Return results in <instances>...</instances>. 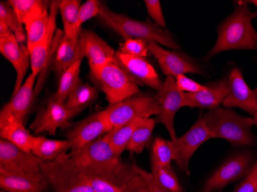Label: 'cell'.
<instances>
[{"label": "cell", "instance_id": "cell-1", "mask_svg": "<svg viewBox=\"0 0 257 192\" xmlns=\"http://www.w3.org/2000/svg\"><path fill=\"white\" fill-rule=\"evenodd\" d=\"M235 10L217 29L216 44L206 56L208 61L213 56L230 50L257 51V32L252 27L253 12L246 1H235Z\"/></svg>", "mask_w": 257, "mask_h": 192}, {"label": "cell", "instance_id": "cell-2", "mask_svg": "<svg viewBox=\"0 0 257 192\" xmlns=\"http://www.w3.org/2000/svg\"><path fill=\"white\" fill-rule=\"evenodd\" d=\"M98 18L104 25L117 33L124 40H141L147 44L154 42L173 50L180 49V45L167 29L161 28L150 21L134 20L124 14L115 13L105 3L101 2Z\"/></svg>", "mask_w": 257, "mask_h": 192}, {"label": "cell", "instance_id": "cell-3", "mask_svg": "<svg viewBox=\"0 0 257 192\" xmlns=\"http://www.w3.org/2000/svg\"><path fill=\"white\" fill-rule=\"evenodd\" d=\"M211 138L226 140L236 146L256 145V136L252 132L253 118L242 116L224 108H216L203 117Z\"/></svg>", "mask_w": 257, "mask_h": 192}, {"label": "cell", "instance_id": "cell-4", "mask_svg": "<svg viewBox=\"0 0 257 192\" xmlns=\"http://www.w3.org/2000/svg\"><path fill=\"white\" fill-rule=\"evenodd\" d=\"M67 161L83 175H92L111 171L124 164L105 135L89 143L83 148L65 154Z\"/></svg>", "mask_w": 257, "mask_h": 192}, {"label": "cell", "instance_id": "cell-5", "mask_svg": "<svg viewBox=\"0 0 257 192\" xmlns=\"http://www.w3.org/2000/svg\"><path fill=\"white\" fill-rule=\"evenodd\" d=\"M91 80L102 91L109 105L119 103L140 93L138 85L115 62L89 73Z\"/></svg>", "mask_w": 257, "mask_h": 192}, {"label": "cell", "instance_id": "cell-6", "mask_svg": "<svg viewBox=\"0 0 257 192\" xmlns=\"http://www.w3.org/2000/svg\"><path fill=\"white\" fill-rule=\"evenodd\" d=\"M65 154L55 161H43L41 164L42 173L53 191L95 192L86 176L69 164Z\"/></svg>", "mask_w": 257, "mask_h": 192}, {"label": "cell", "instance_id": "cell-7", "mask_svg": "<svg viewBox=\"0 0 257 192\" xmlns=\"http://www.w3.org/2000/svg\"><path fill=\"white\" fill-rule=\"evenodd\" d=\"M255 161V156L249 150L232 154L208 179L201 192L220 190L231 183L242 181L249 174Z\"/></svg>", "mask_w": 257, "mask_h": 192}, {"label": "cell", "instance_id": "cell-8", "mask_svg": "<svg viewBox=\"0 0 257 192\" xmlns=\"http://www.w3.org/2000/svg\"><path fill=\"white\" fill-rule=\"evenodd\" d=\"M106 110L110 123L115 128L137 118L158 115L159 105L156 95L138 94L119 103L109 105Z\"/></svg>", "mask_w": 257, "mask_h": 192}, {"label": "cell", "instance_id": "cell-9", "mask_svg": "<svg viewBox=\"0 0 257 192\" xmlns=\"http://www.w3.org/2000/svg\"><path fill=\"white\" fill-rule=\"evenodd\" d=\"M184 94L177 87L175 78L167 76L156 95L159 105L156 122L166 127L172 141L177 139L174 128L175 115L181 108L186 107Z\"/></svg>", "mask_w": 257, "mask_h": 192}, {"label": "cell", "instance_id": "cell-10", "mask_svg": "<svg viewBox=\"0 0 257 192\" xmlns=\"http://www.w3.org/2000/svg\"><path fill=\"white\" fill-rule=\"evenodd\" d=\"M112 129L113 127L105 109L91 114L72 125L66 131V138L71 142V151H76Z\"/></svg>", "mask_w": 257, "mask_h": 192}, {"label": "cell", "instance_id": "cell-11", "mask_svg": "<svg viewBox=\"0 0 257 192\" xmlns=\"http://www.w3.org/2000/svg\"><path fill=\"white\" fill-rule=\"evenodd\" d=\"M207 128L203 117L198 118L194 125L183 136L172 141L167 140L171 150L172 158L177 162L179 168L187 175H190L189 168L190 159L196 150L203 143L210 139Z\"/></svg>", "mask_w": 257, "mask_h": 192}, {"label": "cell", "instance_id": "cell-12", "mask_svg": "<svg viewBox=\"0 0 257 192\" xmlns=\"http://www.w3.org/2000/svg\"><path fill=\"white\" fill-rule=\"evenodd\" d=\"M149 51L157 59L163 74L176 78L186 73L203 75V70L191 56L182 52L167 50L154 42L147 43Z\"/></svg>", "mask_w": 257, "mask_h": 192}, {"label": "cell", "instance_id": "cell-13", "mask_svg": "<svg viewBox=\"0 0 257 192\" xmlns=\"http://www.w3.org/2000/svg\"><path fill=\"white\" fill-rule=\"evenodd\" d=\"M72 118L73 116L66 109L65 104L57 102L50 95L30 125V130L36 135L48 133L55 135L58 128H70Z\"/></svg>", "mask_w": 257, "mask_h": 192}, {"label": "cell", "instance_id": "cell-14", "mask_svg": "<svg viewBox=\"0 0 257 192\" xmlns=\"http://www.w3.org/2000/svg\"><path fill=\"white\" fill-rule=\"evenodd\" d=\"M225 79L229 86V93L223 106L226 109L239 108L254 118L257 110V95L244 80L240 69L232 68Z\"/></svg>", "mask_w": 257, "mask_h": 192}, {"label": "cell", "instance_id": "cell-15", "mask_svg": "<svg viewBox=\"0 0 257 192\" xmlns=\"http://www.w3.org/2000/svg\"><path fill=\"white\" fill-rule=\"evenodd\" d=\"M37 76L30 73L18 92L12 95L11 99L0 111V125L10 120H18L25 123L26 118L31 111L35 99V84Z\"/></svg>", "mask_w": 257, "mask_h": 192}, {"label": "cell", "instance_id": "cell-16", "mask_svg": "<svg viewBox=\"0 0 257 192\" xmlns=\"http://www.w3.org/2000/svg\"><path fill=\"white\" fill-rule=\"evenodd\" d=\"M114 62L137 85L158 90L163 83L154 66L145 58L130 56L118 50L115 52Z\"/></svg>", "mask_w": 257, "mask_h": 192}, {"label": "cell", "instance_id": "cell-17", "mask_svg": "<svg viewBox=\"0 0 257 192\" xmlns=\"http://www.w3.org/2000/svg\"><path fill=\"white\" fill-rule=\"evenodd\" d=\"M40 158L33 152H27L7 140L0 139V168L27 174H40Z\"/></svg>", "mask_w": 257, "mask_h": 192}, {"label": "cell", "instance_id": "cell-18", "mask_svg": "<svg viewBox=\"0 0 257 192\" xmlns=\"http://www.w3.org/2000/svg\"><path fill=\"white\" fill-rule=\"evenodd\" d=\"M0 53L14 66L17 73L13 95L23 86L27 70L31 66L30 53L27 45L21 44L13 33L0 37Z\"/></svg>", "mask_w": 257, "mask_h": 192}, {"label": "cell", "instance_id": "cell-19", "mask_svg": "<svg viewBox=\"0 0 257 192\" xmlns=\"http://www.w3.org/2000/svg\"><path fill=\"white\" fill-rule=\"evenodd\" d=\"M79 39L91 73L114 61L115 51L113 48L94 32L82 30Z\"/></svg>", "mask_w": 257, "mask_h": 192}, {"label": "cell", "instance_id": "cell-20", "mask_svg": "<svg viewBox=\"0 0 257 192\" xmlns=\"http://www.w3.org/2000/svg\"><path fill=\"white\" fill-rule=\"evenodd\" d=\"M135 164L124 163L118 168L87 176L86 178L95 192H125L137 174Z\"/></svg>", "mask_w": 257, "mask_h": 192}, {"label": "cell", "instance_id": "cell-21", "mask_svg": "<svg viewBox=\"0 0 257 192\" xmlns=\"http://www.w3.org/2000/svg\"><path fill=\"white\" fill-rule=\"evenodd\" d=\"M60 11V1H51L50 4V21L48 28L43 39L30 50L31 73L38 76L48 64L53 40L56 30V18Z\"/></svg>", "mask_w": 257, "mask_h": 192}, {"label": "cell", "instance_id": "cell-22", "mask_svg": "<svg viewBox=\"0 0 257 192\" xmlns=\"http://www.w3.org/2000/svg\"><path fill=\"white\" fill-rule=\"evenodd\" d=\"M49 187L42 172L27 174L0 168V188L5 192H46Z\"/></svg>", "mask_w": 257, "mask_h": 192}, {"label": "cell", "instance_id": "cell-23", "mask_svg": "<svg viewBox=\"0 0 257 192\" xmlns=\"http://www.w3.org/2000/svg\"><path fill=\"white\" fill-rule=\"evenodd\" d=\"M204 86L206 89L201 92H185L186 107L213 110L223 103L229 93V86L225 78L209 82Z\"/></svg>", "mask_w": 257, "mask_h": 192}, {"label": "cell", "instance_id": "cell-24", "mask_svg": "<svg viewBox=\"0 0 257 192\" xmlns=\"http://www.w3.org/2000/svg\"><path fill=\"white\" fill-rule=\"evenodd\" d=\"M49 3L40 0L37 7L23 23L27 33V46L29 51L43 39L48 28L50 16Z\"/></svg>", "mask_w": 257, "mask_h": 192}, {"label": "cell", "instance_id": "cell-25", "mask_svg": "<svg viewBox=\"0 0 257 192\" xmlns=\"http://www.w3.org/2000/svg\"><path fill=\"white\" fill-rule=\"evenodd\" d=\"M85 58L79 38L63 37L56 46L52 60V67L56 75H60L75 63Z\"/></svg>", "mask_w": 257, "mask_h": 192}, {"label": "cell", "instance_id": "cell-26", "mask_svg": "<svg viewBox=\"0 0 257 192\" xmlns=\"http://www.w3.org/2000/svg\"><path fill=\"white\" fill-rule=\"evenodd\" d=\"M98 96L99 92L97 88L80 79L77 86L69 94L67 100L65 102V106L74 118L94 103Z\"/></svg>", "mask_w": 257, "mask_h": 192}, {"label": "cell", "instance_id": "cell-27", "mask_svg": "<svg viewBox=\"0 0 257 192\" xmlns=\"http://www.w3.org/2000/svg\"><path fill=\"white\" fill-rule=\"evenodd\" d=\"M0 137L27 152H32L35 136L18 120H10L0 125Z\"/></svg>", "mask_w": 257, "mask_h": 192}, {"label": "cell", "instance_id": "cell-28", "mask_svg": "<svg viewBox=\"0 0 257 192\" xmlns=\"http://www.w3.org/2000/svg\"><path fill=\"white\" fill-rule=\"evenodd\" d=\"M71 150L69 140L49 139L44 136L35 137L32 152L43 161H53Z\"/></svg>", "mask_w": 257, "mask_h": 192}, {"label": "cell", "instance_id": "cell-29", "mask_svg": "<svg viewBox=\"0 0 257 192\" xmlns=\"http://www.w3.org/2000/svg\"><path fill=\"white\" fill-rule=\"evenodd\" d=\"M81 7L79 0H60V13L63 20L64 37L79 38L82 30L77 28L79 12Z\"/></svg>", "mask_w": 257, "mask_h": 192}, {"label": "cell", "instance_id": "cell-30", "mask_svg": "<svg viewBox=\"0 0 257 192\" xmlns=\"http://www.w3.org/2000/svg\"><path fill=\"white\" fill-rule=\"evenodd\" d=\"M143 120L144 118L133 120L121 126L113 128L112 131L105 135L109 145L116 154L121 155L126 150L127 145L131 141L134 131L143 122Z\"/></svg>", "mask_w": 257, "mask_h": 192}, {"label": "cell", "instance_id": "cell-31", "mask_svg": "<svg viewBox=\"0 0 257 192\" xmlns=\"http://www.w3.org/2000/svg\"><path fill=\"white\" fill-rule=\"evenodd\" d=\"M82 61L83 59L76 62L60 75L57 90L51 95V97L53 99L65 104L69 97V94L71 93L72 91L77 86V84L80 81L79 74H80Z\"/></svg>", "mask_w": 257, "mask_h": 192}, {"label": "cell", "instance_id": "cell-32", "mask_svg": "<svg viewBox=\"0 0 257 192\" xmlns=\"http://www.w3.org/2000/svg\"><path fill=\"white\" fill-rule=\"evenodd\" d=\"M151 174L156 185L165 192H184L172 165H151Z\"/></svg>", "mask_w": 257, "mask_h": 192}, {"label": "cell", "instance_id": "cell-33", "mask_svg": "<svg viewBox=\"0 0 257 192\" xmlns=\"http://www.w3.org/2000/svg\"><path fill=\"white\" fill-rule=\"evenodd\" d=\"M0 24L6 26L15 35L21 44L27 42V33L25 27L16 14L13 7L8 1L0 2Z\"/></svg>", "mask_w": 257, "mask_h": 192}, {"label": "cell", "instance_id": "cell-34", "mask_svg": "<svg viewBox=\"0 0 257 192\" xmlns=\"http://www.w3.org/2000/svg\"><path fill=\"white\" fill-rule=\"evenodd\" d=\"M155 118H145L134 131L126 150L131 152L140 154L147 146L156 125Z\"/></svg>", "mask_w": 257, "mask_h": 192}, {"label": "cell", "instance_id": "cell-35", "mask_svg": "<svg viewBox=\"0 0 257 192\" xmlns=\"http://www.w3.org/2000/svg\"><path fill=\"white\" fill-rule=\"evenodd\" d=\"M137 174L134 176L126 191L128 192H165L159 188L154 180L151 173L145 171L135 164Z\"/></svg>", "mask_w": 257, "mask_h": 192}, {"label": "cell", "instance_id": "cell-36", "mask_svg": "<svg viewBox=\"0 0 257 192\" xmlns=\"http://www.w3.org/2000/svg\"><path fill=\"white\" fill-rule=\"evenodd\" d=\"M172 161L173 160L171 150L167 140L161 137H157L154 139L152 145L151 165H172Z\"/></svg>", "mask_w": 257, "mask_h": 192}, {"label": "cell", "instance_id": "cell-37", "mask_svg": "<svg viewBox=\"0 0 257 192\" xmlns=\"http://www.w3.org/2000/svg\"><path fill=\"white\" fill-rule=\"evenodd\" d=\"M119 51L130 56L140 58L147 57L150 53L147 43L141 40L134 39L124 40L123 43L120 45Z\"/></svg>", "mask_w": 257, "mask_h": 192}, {"label": "cell", "instance_id": "cell-38", "mask_svg": "<svg viewBox=\"0 0 257 192\" xmlns=\"http://www.w3.org/2000/svg\"><path fill=\"white\" fill-rule=\"evenodd\" d=\"M101 1L99 0H88L84 4H82L79 9V20H78L77 28L82 30V26L83 23L87 22L90 19L99 16V8H100Z\"/></svg>", "mask_w": 257, "mask_h": 192}, {"label": "cell", "instance_id": "cell-39", "mask_svg": "<svg viewBox=\"0 0 257 192\" xmlns=\"http://www.w3.org/2000/svg\"><path fill=\"white\" fill-rule=\"evenodd\" d=\"M40 0H9L21 23H24L27 17L38 5Z\"/></svg>", "mask_w": 257, "mask_h": 192}, {"label": "cell", "instance_id": "cell-40", "mask_svg": "<svg viewBox=\"0 0 257 192\" xmlns=\"http://www.w3.org/2000/svg\"><path fill=\"white\" fill-rule=\"evenodd\" d=\"M147 13L154 23L161 28L167 29V23L159 0H145L144 1Z\"/></svg>", "mask_w": 257, "mask_h": 192}, {"label": "cell", "instance_id": "cell-41", "mask_svg": "<svg viewBox=\"0 0 257 192\" xmlns=\"http://www.w3.org/2000/svg\"><path fill=\"white\" fill-rule=\"evenodd\" d=\"M175 80H176L177 87L183 92L195 93V92H201L206 89V86L198 83L196 81L193 80L185 75H179L175 78Z\"/></svg>", "mask_w": 257, "mask_h": 192}, {"label": "cell", "instance_id": "cell-42", "mask_svg": "<svg viewBox=\"0 0 257 192\" xmlns=\"http://www.w3.org/2000/svg\"><path fill=\"white\" fill-rule=\"evenodd\" d=\"M257 160L252 169L232 192H257Z\"/></svg>", "mask_w": 257, "mask_h": 192}, {"label": "cell", "instance_id": "cell-43", "mask_svg": "<svg viewBox=\"0 0 257 192\" xmlns=\"http://www.w3.org/2000/svg\"><path fill=\"white\" fill-rule=\"evenodd\" d=\"M255 94H256L257 95V87L255 88ZM254 122H255V125H256L257 126V110H256V113H255V116H254L253 118Z\"/></svg>", "mask_w": 257, "mask_h": 192}, {"label": "cell", "instance_id": "cell-44", "mask_svg": "<svg viewBox=\"0 0 257 192\" xmlns=\"http://www.w3.org/2000/svg\"><path fill=\"white\" fill-rule=\"evenodd\" d=\"M253 18L256 19L257 18V9L255 10V11L253 12Z\"/></svg>", "mask_w": 257, "mask_h": 192}, {"label": "cell", "instance_id": "cell-45", "mask_svg": "<svg viewBox=\"0 0 257 192\" xmlns=\"http://www.w3.org/2000/svg\"><path fill=\"white\" fill-rule=\"evenodd\" d=\"M125 192H128V191H126V190H125Z\"/></svg>", "mask_w": 257, "mask_h": 192}, {"label": "cell", "instance_id": "cell-46", "mask_svg": "<svg viewBox=\"0 0 257 192\" xmlns=\"http://www.w3.org/2000/svg\"><path fill=\"white\" fill-rule=\"evenodd\" d=\"M207 192H212V191H207Z\"/></svg>", "mask_w": 257, "mask_h": 192}, {"label": "cell", "instance_id": "cell-47", "mask_svg": "<svg viewBox=\"0 0 257 192\" xmlns=\"http://www.w3.org/2000/svg\"><path fill=\"white\" fill-rule=\"evenodd\" d=\"M256 191H257V187H256Z\"/></svg>", "mask_w": 257, "mask_h": 192}]
</instances>
